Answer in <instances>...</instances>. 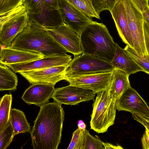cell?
Returning <instances> with one entry per match:
<instances>
[{
    "label": "cell",
    "mask_w": 149,
    "mask_h": 149,
    "mask_svg": "<svg viewBox=\"0 0 149 149\" xmlns=\"http://www.w3.org/2000/svg\"><path fill=\"white\" fill-rule=\"evenodd\" d=\"M65 113L56 102L40 107L30 132L34 149H57L61 142Z\"/></svg>",
    "instance_id": "6da1fadb"
},
{
    "label": "cell",
    "mask_w": 149,
    "mask_h": 149,
    "mask_svg": "<svg viewBox=\"0 0 149 149\" xmlns=\"http://www.w3.org/2000/svg\"><path fill=\"white\" fill-rule=\"evenodd\" d=\"M10 47L36 52L45 56L66 55L68 52L45 29L30 19L27 26L14 39Z\"/></svg>",
    "instance_id": "7a4b0ae2"
},
{
    "label": "cell",
    "mask_w": 149,
    "mask_h": 149,
    "mask_svg": "<svg viewBox=\"0 0 149 149\" xmlns=\"http://www.w3.org/2000/svg\"><path fill=\"white\" fill-rule=\"evenodd\" d=\"M79 36L83 54L111 62L114 55L116 43L105 25L92 21Z\"/></svg>",
    "instance_id": "3957f363"
},
{
    "label": "cell",
    "mask_w": 149,
    "mask_h": 149,
    "mask_svg": "<svg viewBox=\"0 0 149 149\" xmlns=\"http://www.w3.org/2000/svg\"><path fill=\"white\" fill-rule=\"evenodd\" d=\"M29 19L23 5L0 15L1 48L10 46L14 39L27 26Z\"/></svg>",
    "instance_id": "277c9868"
},
{
    "label": "cell",
    "mask_w": 149,
    "mask_h": 149,
    "mask_svg": "<svg viewBox=\"0 0 149 149\" xmlns=\"http://www.w3.org/2000/svg\"><path fill=\"white\" fill-rule=\"evenodd\" d=\"M97 95L93 105L91 129L98 133H104L114 124L116 101L109 94L108 89Z\"/></svg>",
    "instance_id": "5b68a950"
},
{
    "label": "cell",
    "mask_w": 149,
    "mask_h": 149,
    "mask_svg": "<svg viewBox=\"0 0 149 149\" xmlns=\"http://www.w3.org/2000/svg\"><path fill=\"white\" fill-rule=\"evenodd\" d=\"M113 70L111 62L93 55L82 53L74 56L67 65L64 77L103 72Z\"/></svg>",
    "instance_id": "8992f818"
},
{
    "label": "cell",
    "mask_w": 149,
    "mask_h": 149,
    "mask_svg": "<svg viewBox=\"0 0 149 149\" xmlns=\"http://www.w3.org/2000/svg\"><path fill=\"white\" fill-rule=\"evenodd\" d=\"M133 44V49L139 55H147L145 45L144 19L142 12L132 0H123Z\"/></svg>",
    "instance_id": "52a82bcc"
},
{
    "label": "cell",
    "mask_w": 149,
    "mask_h": 149,
    "mask_svg": "<svg viewBox=\"0 0 149 149\" xmlns=\"http://www.w3.org/2000/svg\"><path fill=\"white\" fill-rule=\"evenodd\" d=\"M112 70L65 77L64 80L69 82L70 85L91 90L97 94L109 88Z\"/></svg>",
    "instance_id": "ba28073f"
},
{
    "label": "cell",
    "mask_w": 149,
    "mask_h": 149,
    "mask_svg": "<svg viewBox=\"0 0 149 149\" xmlns=\"http://www.w3.org/2000/svg\"><path fill=\"white\" fill-rule=\"evenodd\" d=\"M58 9L63 21L79 36L93 21L68 0H58Z\"/></svg>",
    "instance_id": "9c48e42d"
},
{
    "label": "cell",
    "mask_w": 149,
    "mask_h": 149,
    "mask_svg": "<svg viewBox=\"0 0 149 149\" xmlns=\"http://www.w3.org/2000/svg\"><path fill=\"white\" fill-rule=\"evenodd\" d=\"M95 94L91 90L70 84L55 88L52 98L61 104L72 105L82 102L94 100Z\"/></svg>",
    "instance_id": "30bf717a"
},
{
    "label": "cell",
    "mask_w": 149,
    "mask_h": 149,
    "mask_svg": "<svg viewBox=\"0 0 149 149\" xmlns=\"http://www.w3.org/2000/svg\"><path fill=\"white\" fill-rule=\"evenodd\" d=\"M115 107L118 111H125L149 117V106L137 91L130 87L116 100Z\"/></svg>",
    "instance_id": "8fae6325"
},
{
    "label": "cell",
    "mask_w": 149,
    "mask_h": 149,
    "mask_svg": "<svg viewBox=\"0 0 149 149\" xmlns=\"http://www.w3.org/2000/svg\"><path fill=\"white\" fill-rule=\"evenodd\" d=\"M45 29L68 52L74 56L82 54L79 36L65 23L56 28Z\"/></svg>",
    "instance_id": "7c38bea8"
},
{
    "label": "cell",
    "mask_w": 149,
    "mask_h": 149,
    "mask_svg": "<svg viewBox=\"0 0 149 149\" xmlns=\"http://www.w3.org/2000/svg\"><path fill=\"white\" fill-rule=\"evenodd\" d=\"M67 65L18 73L31 84H45L54 86L58 82L64 80V74Z\"/></svg>",
    "instance_id": "4fadbf2b"
},
{
    "label": "cell",
    "mask_w": 149,
    "mask_h": 149,
    "mask_svg": "<svg viewBox=\"0 0 149 149\" xmlns=\"http://www.w3.org/2000/svg\"><path fill=\"white\" fill-rule=\"evenodd\" d=\"M70 55L66 54L45 56L38 59L26 62L8 65L15 72L38 70L52 67L68 65L71 61Z\"/></svg>",
    "instance_id": "5bb4252c"
},
{
    "label": "cell",
    "mask_w": 149,
    "mask_h": 149,
    "mask_svg": "<svg viewBox=\"0 0 149 149\" xmlns=\"http://www.w3.org/2000/svg\"><path fill=\"white\" fill-rule=\"evenodd\" d=\"M55 89L54 86L52 85L33 84L25 90L22 98L29 104H35L40 107L48 102Z\"/></svg>",
    "instance_id": "9a60e30c"
},
{
    "label": "cell",
    "mask_w": 149,
    "mask_h": 149,
    "mask_svg": "<svg viewBox=\"0 0 149 149\" xmlns=\"http://www.w3.org/2000/svg\"><path fill=\"white\" fill-rule=\"evenodd\" d=\"M45 56L33 51L13 48L9 47L1 48L0 63L6 65L31 61L42 58Z\"/></svg>",
    "instance_id": "2e32d148"
},
{
    "label": "cell",
    "mask_w": 149,
    "mask_h": 149,
    "mask_svg": "<svg viewBox=\"0 0 149 149\" xmlns=\"http://www.w3.org/2000/svg\"><path fill=\"white\" fill-rule=\"evenodd\" d=\"M110 12L122 41L126 45L133 48V44L123 0H119Z\"/></svg>",
    "instance_id": "e0dca14e"
},
{
    "label": "cell",
    "mask_w": 149,
    "mask_h": 149,
    "mask_svg": "<svg viewBox=\"0 0 149 149\" xmlns=\"http://www.w3.org/2000/svg\"><path fill=\"white\" fill-rule=\"evenodd\" d=\"M29 15L30 19L45 28H56L64 23L58 9H52L44 4L39 13Z\"/></svg>",
    "instance_id": "ac0fdd59"
},
{
    "label": "cell",
    "mask_w": 149,
    "mask_h": 149,
    "mask_svg": "<svg viewBox=\"0 0 149 149\" xmlns=\"http://www.w3.org/2000/svg\"><path fill=\"white\" fill-rule=\"evenodd\" d=\"M113 68L129 74H133L143 70L130 58L124 49L116 44L115 52L111 61Z\"/></svg>",
    "instance_id": "d6986e66"
},
{
    "label": "cell",
    "mask_w": 149,
    "mask_h": 149,
    "mask_svg": "<svg viewBox=\"0 0 149 149\" xmlns=\"http://www.w3.org/2000/svg\"><path fill=\"white\" fill-rule=\"evenodd\" d=\"M130 74L114 69L110 86L109 93L116 101L128 88L131 87L129 80Z\"/></svg>",
    "instance_id": "ffe728a7"
},
{
    "label": "cell",
    "mask_w": 149,
    "mask_h": 149,
    "mask_svg": "<svg viewBox=\"0 0 149 149\" xmlns=\"http://www.w3.org/2000/svg\"><path fill=\"white\" fill-rule=\"evenodd\" d=\"M10 122L15 135L30 131V124L27 121L25 114L22 111L15 108L11 109Z\"/></svg>",
    "instance_id": "44dd1931"
},
{
    "label": "cell",
    "mask_w": 149,
    "mask_h": 149,
    "mask_svg": "<svg viewBox=\"0 0 149 149\" xmlns=\"http://www.w3.org/2000/svg\"><path fill=\"white\" fill-rule=\"evenodd\" d=\"M7 66L0 64V91H15L17 85V77Z\"/></svg>",
    "instance_id": "7402d4cb"
},
{
    "label": "cell",
    "mask_w": 149,
    "mask_h": 149,
    "mask_svg": "<svg viewBox=\"0 0 149 149\" xmlns=\"http://www.w3.org/2000/svg\"><path fill=\"white\" fill-rule=\"evenodd\" d=\"M12 101V95L6 94L0 98V131L9 122Z\"/></svg>",
    "instance_id": "603a6c76"
},
{
    "label": "cell",
    "mask_w": 149,
    "mask_h": 149,
    "mask_svg": "<svg viewBox=\"0 0 149 149\" xmlns=\"http://www.w3.org/2000/svg\"><path fill=\"white\" fill-rule=\"evenodd\" d=\"M131 59L141 68L143 72L149 75V56H141L132 48L126 45L124 48Z\"/></svg>",
    "instance_id": "cb8c5ba5"
},
{
    "label": "cell",
    "mask_w": 149,
    "mask_h": 149,
    "mask_svg": "<svg viewBox=\"0 0 149 149\" xmlns=\"http://www.w3.org/2000/svg\"><path fill=\"white\" fill-rule=\"evenodd\" d=\"M71 3L88 17L100 19V15L93 6L92 0H68Z\"/></svg>",
    "instance_id": "d4e9b609"
},
{
    "label": "cell",
    "mask_w": 149,
    "mask_h": 149,
    "mask_svg": "<svg viewBox=\"0 0 149 149\" xmlns=\"http://www.w3.org/2000/svg\"><path fill=\"white\" fill-rule=\"evenodd\" d=\"M82 149H105L103 142L99 139L91 135L85 129Z\"/></svg>",
    "instance_id": "484cf974"
},
{
    "label": "cell",
    "mask_w": 149,
    "mask_h": 149,
    "mask_svg": "<svg viewBox=\"0 0 149 149\" xmlns=\"http://www.w3.org/2000/svg\"><path fill=\"white\" fill-rule=\"evenodd\" d=\"M15 136L10 122L0 131V149H6L12 142Z\"/></svg>",
    "instance_id": "4316f807"
},
{
    "label": "cell",
    "mask_w": 149,
    "mask_h": 149,
    "mask_svg": "<svg viewBox=\"0 0 149 149\" xmlns=\"http://www.w3.org/2000/svg\"><path fill=\"white\" fill-rule=\"evenodd\" d=\"M119 0H92L94 8L99 15L102 11L108 10L110 11Z\"/></svg>",
    "instance_id": "83f0119b"
},
{
    "label": "cell",
    "mask_w": 149,
    "mask_h": 149,
    "mask_svg": "<svg viewBox=\"0 0 149 149\" xmlns=\"http://www.w3.org/2000/svg\"><path fill=\"white\" fill-rule=\"evenodd\" d=\"M84 130L78 128L73 133L72 138L68 149H82Z\"/></svg>",
    "instance_id": "f1b7e54d"
},
{
    "label": "cell",
    "mask_w": 149,
    "mask_h": 149,
    "mask_svg": "<svg viewBox=\"0 0 149 149\" xmlns=\"http://www.w3.org/2000/svg\"><path fill=\"white\" fill-rule=\"evenodd\" d=\"M44 4L41 0H24L23 5L29 14L39 13Z\"/></svg>",
    "instance_id": "f546056e"
},
{
    "label": "cell",
    "mask_w": 149,
    "mask_h": 149,
    "mask_svg": "<svg viewBox=\"0 0 149 149\" xmlns=\"http://www.w3.org/2000/svg\"><path fill=\"white\" fill-rule=\"evenodd\" d=\"M24 0H0V15L23 5Z\"/></svg>",
    "instance_id": "4dcf8cb0"
},
{
    "label": "cell",
    "mask_w": 149,
    "mask_h": 149,
    "mask_svg": "<svg viewBox=\"0 0 149 149\" xmlns=\"http://www.w3.org/2000/svg\"><path fill=\"white\" fill-rule=\"evenodd\" d=\"M143 30L145 46L147 55L149 56V25L144 19Z\"/></svg>",
    "instance_id": "1f68e13d"
},
{
    "label": "cell",
    "mask_w": 149,
    "mask_h": 149,
    "mask_svg": "<svg viewBox=\"0 0 149 149\" xmlns=\"http://www.w3.org/2000/svg\"><path fill=\"white\" fill-rule=\"evenodd\" d=\"M132 114V117L134 119L142 124L146 129L149 130V117L136 113Z\"/></svg>",
    "instance_id": "d6a6232c"
},
{
    "label": "cell",
    "mask_w": 149,
    "mask_h": 149,
    "mask_svg": "<svg viewBox=\"0 0 149 149\" xmlns=\"http://www.w3.org/2000/svg\"><path fill=\"white\" fill-rule=\"evenodd\" d=\"M140 11L143 12L149 7V0H132Z\"/></svg>",
    "instance_id": "836d02e7"
},
{
    "label": "cell",
    "mask_w": 149,
    "mask_h": 149,
    "mask_svg": "<svg viewBox=\"0 0 149 149\" xmlns=\"http://www.w3.org/2000/svg\"><path fill=\"white\" fill-rule=\"evenodd\" d=\"M141 141L143 149H149V130L146 128Z\"/></svg>",
    "instance_id": "e575fe53"
},
{
    "label": "cell",
    "mask_w": 149,
    "mask_h": 149,
    "mask_svg": "<svg viewBox=\"0 0 149 149\" xmlns=\"http://www.w3.org/2000/svg\"><path fill=\"white\" fill-rule=\"evenodd\" d=\"M46 6L53 10L58 9V0H41Z\"/></svg>",
    "instance_id": "d590c367"
},
{
    "label": "cell",
    "mask_w": 149,
    "mask_h": 149,
    "mask_svg": "<svg viewBox=\"0 0 149 149\" xmlns=\"http://www.w3.org/2000/svg\"><path fill=\"white\" fill-rule=\"evenodd\" d=\"M105 149H120L123 148L120 146L119 145H115L109 143H105L103 142Z\"/></svg>",
    "instance_id": "8d00e7d4"
},
{
    "label": "cell",
    "mask_w": 149,
    "mask_h": 149,
    "mask_svg": "<svg viewBox=\"0 0 149 149\" xmlns=\"http://www.w3.org/2000/svg\"><path fill=\"white\" fill-rule=\"evenodd\" d=\"M142 13L144 19L149 25V7Z\"/></svg>",
    "instance_id": "74e56055"
},
{
    "label": "cell",
    "mask_w": 149,
    "mask_h": 149,
    "mask_svg": "<svg viewBox=\"0 0 149 149\" xmlns=\"http://www.w3.org/2000/svg\"><path fill=\"white\" fill-rule=\"evenodd\" d=\"M77 125L78 128L82 130H84L86 129V125L82 120H79L78 122Z\"/></svg>",
    "instance_id": "f35d334b"
}]
</instances>
